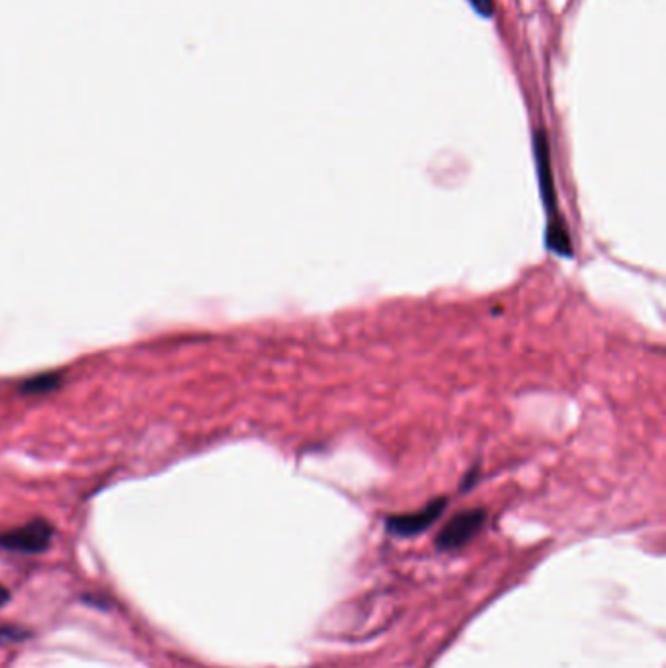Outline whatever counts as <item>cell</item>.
Here are the masks:
<instances>
[{"label": "cell", "instance_id": "cell-4", "mask_svg": "<svg viewBox=\"0 0 666 668\" xmlns=\"http://www.w3.org/2000/svg\"><path fill=\"white\" fill-rule=\"evenodd\" d=\"M51 538L53 527L46 520H34L26 526L14 527L10 532L0 534V548L18 553H39L49 548Z\"/></svg>", "mask_w": 666, "mask_h": 668}, {"label": "cell", "instance_id": "cell-6", "mask_svg": "<svg viewBox=\"0 0 666 668\" xmlns=\"http://www.w3.org/2000/svg\"><path fill=\"white\" fill-rule=\"evenodd\" d=\"M469 3L483 18H491L494 14V0H469Z\"/></svg>", "mask_w": 666, "mask_h": 668}, {"label": "cell", "instance_id": "cell-8", "mask_svg": "<svg viewBox=\"0 0 666 668\" xmlns=\"http://www.w3.org/2000/svg\"><path fill=\"white\" fill-rule=\"evenodd\" d=\"M10 602V592L8 589L5 587V584H0V608L6 606Z\"/></svg>", "mask_w": 666, "mask_h": 668}, {"label": "cell", "instance_id": "cell-2", "mask_svg": "<svg viewBox=\"0 0 666 668\" xmlns=\"http://www.w3.org/2000/svg\"><path fill=\"white\" fill-rule=\"evenodd\" d=\"M484 522H487V510L483 508H469L463 512H457L436 536V549L453 551L467 546L469 541L481 532Z\"/></svg>", "mask_w": 666, "mask_h": 668}, {"label": "cell", "instance_id": "cell-7", "mask_svg": "<svg viewBox=\"0 0 666 668\" xmlns=\"http://www.w3.org/2000/svg\"><path fill=\"white\" fill-rule=\"evenodd\" d=\"M475 481H477V467L467 471V475L463 477V483H462V489H469V486L473 485Z\"/></svg>", "mask_w": 666, "mask_h": 668}, {"label": "cell", "instance_id": "cell-3", "mask_svg": "<svg viewBox=\"0 0 666 668\" xmlns=\"http://www.w3.org/2000/svg\"><path fill=\"white\" fill-rule=\"evenodd\" d=\"M448 506V498L446 496H438L434 500L416 510V512H407V514H395V517H390L385 520V527L387 532L397 536V538H412L419 536L422 532H426L430 526H432Z\"/></svg>", "mask_w": 666, "mask_h": 668}, {"label": "cell", "instance_id": "cell-1", "mask_svg": "<svg viewBox=\"0 0 666 668\" xmlns=\"http://www.w3.org/2000/svg\"><path fill=\"white\" fill-rule=\"evenodd\" d=\"M534 155H536V166H537L541 200H544V205L549 215V225L546 231V245L551 253L568 258L573 255V245H571V236H568V231L565 227V221L561 219L559 210H557V193H555V183H553L551 161H549V143H547V133L544 128L536 130V133H534Z\"/></svg>", "mask_w": 666, "mask_h": 668}, {"label": "cell", "instance_id": "cell-5", "mask_svg": "<svg viewBox=\"0 0 666 668\" xmlns=\"http://www.w3.org/2000/svg\"><path fill=\"white\" fill-rule=\"evenodd\" d=\"M32 633L27 630L16 628V625H0V645H8V643H20L30 639Z\"/></svg>", "mask_w": 666, "mask_h": 668}]
</instances>
